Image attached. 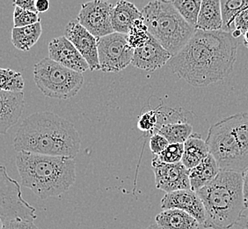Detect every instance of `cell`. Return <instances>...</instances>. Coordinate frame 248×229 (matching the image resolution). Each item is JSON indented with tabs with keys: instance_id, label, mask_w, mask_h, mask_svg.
I'll return each instance as SVG.
<instances>
[{
	"instance_id": "24",
	"label": "cell",
	"mask_w": 248,
	"mask_h": 229,
	"mask_svg": "<svg viewBox=\"0 0 248 229\" xmlns=\"http://www.w3.org/2000/svg\"><path fill=\"white\" fill-rule=\"evenodd\" d=\"M156 133L163 135L170 144H184L193 134V125L188 122L169 123L160 126Z\"/></svg>"
},
{
	"instance_id": "37",
	"label": "cell",
	"mask_w": 248,
	"mask_h": 229,
	"mask_svg": "<svg viewBox=\"0 0 248 229\" xmlns=\"http://www.w3.org/2000/svg\"><path fill=\"white\" fill-rule=\"evenodd\" d=\"M232 229H248V206L244 212L240 220Z\"/></svg>"
},
{
	"instance_id": "7",
	"label": "cell",
	"mask_w": 248,
	"mask_h": 229,
	"mask_svg": "<svg viewBox=\"0 0 248 229\" xmlns=\"http://www.w3.org/2000/svg\"><path fill=\"white\" fill-rule=\"evenodd\" d=\"M206 142L221 170L242 173L247 168L239 144L226 117L210 126Z\"/></svg>"
},
{
	"instance_id": "38",
	"label": "cell",
	"mask_w": 248,
	"mask_h": 229,
	"mask_svg": "<svg viewBox=\"0 0 248 229\" xmlns=\"http://www.w3.org/2000/svg\"><path fill=\"white\" fill-rule=\"evenodd\" d=\"M243 177L244 197L246 202V206H248V167L242 172Z\"/></svg>"
},
{
	"instance_id": "4",
	"label": "cell",
	"mask_w": 248,
	"mask_h": 229,
	"mask_svg": "<svg viewBox=\"0 0 248 229\" xmlns=\"http://www.w3.org/2000/svg\"><path fill=\"white\" fill-rule=\"evenodd\" d=\"M205 208L202 227L232 229L246 210L242 173L221 170L214 180L197 191Z\"/></svg>"
},
{
	"instance_id": "21",
	"label": "cell",
	"mask_w": 248,
	"mask_h": 229,
	"mask_svg": "<svg viewBox=\"0 0 248 229\" xmlns=\"http://www.w3.org/2000/svg\"><path fill=\"white\" fill-rule=\"evenodd\" d=\"M210 154L209 147L206 140L200 134L193 133L184 143V153L182 163L184 166L191 169L196 167Z\"/></svg>"
},
{
	"instance_id": "39",
	"label": "cell",
	"mask_w": 248,
	"mask_h": 229,
	"mask_svg": "<svg viewBox=\"0 0 248 229\" xmlns=\"http://www.w3.org/2000/svg\"><path fill=\"white\" fill-rule=\"evenodd\" d=\"M144 229H163L158 226L157 224H152L150 225L147 228H145Z\"/></svg>"
},
{
	"instance_id": "31",
	"label": "cell",
	"mask_w": 248,
	"mask_h": 229,
	"mask_svg": "<svg viewBox=\"0 0 248 229\" xmlns=\"http://www.w3.org/2000/svg\"><path fill=\"white\" fill-rule=\"evenodd\" d=\"M157 121H158V111L157 109L151 110L143 112V114L139 116L138 121V128L141 131L145 133H155V131L157 129Z\"/></svg>"
},
{
	"instance_id": "41",
	"label": "cell",
	"mask_w": 248,
	"mask_h": 229,
	"mask_svg": "<svg viewBox=\"0 0 248 229\" xmlns=\"http://www.w3.org/2000/svg\"><path fill=\"white\" fill-rule=\"evenodd\" d=\"M164 1H170V2H172L173 0H164Z\"/></svg>"
},
{
	"instance_id": "42",
	"label": "cell",
	"mask_w": 248,
	"mask_h": 229,
	"mask_svg": "<svg viewBox=\"0 0 248 229\" xmlns=\"http://www.w3.org/2000/svg\"><path fill=\"white\" fill-rule=\"evenodd\" d=\"M246 47L248 49V45H246Z\"/></svg>"
},
{
	"instance_id": "18",
	"label": "cell",
	"mask_w": 248,
	"mask_h": 229,
	"mask_svg": "<svg viewBox=\"0 0 248 229\" xmlns=\"http://www.w3.org/2000/svg\"><path fill=\"white\" fill-rule=\"evenodd\" d=\"M163 229H200L202 225L192 215L180 209H165L155 218Z\"/></svg>"
},
{
	"instance_id": "15",
	"label": "cell",
	"mask_w": 248,
	"mask_h": 229,
	"mask_svg": "<svg viewBox=\"0 0 248 229\" xmlns=\"http://www.w3.org/2000/svg\"><path fill=\"white\" fill-rule=\"evenodd\" d=\"M172 57V53L152 36L148 43L134 50L131 65L143 71L154 72L170 62Z\"/></svg>"
},
{
	"instance_id": "2",
	"label": "cell",
	"mask_w": 248,
	"mask_h": 229,
	"mask_svg": "<svg viewBox=\"0 0 248 229\" xmlns=\"http://www.w3.org/2000/svg\"><path fill=\"white\" fill-rule=\"evenodd\" d=\"M81 139L72 122L51 111L33 113L20 124L14 139L16 152L76 157Z\"/></svg>"
},
{
	"instance_id": "9",
	"label": "cell",
	"mask_w": 248,
	"mask_h": 229,
	"mask_svg": "<svg viewBox=\"0 0 248 229\" xmlns=\"http://www.w3.org/2000/svg\"><path fill=\"white\" fill-rule=\"evenodd\" d=\"M35 208L22 196L19 182L10 177L5 166L0 167V219L24 218L36 220Z\"/></svg>"
},
{
	"instance_id": "35",
	"label": "cell",
	"mask_w": 248,
	"mask_h": 229,
	"mask_svg": "<svg viewBox=\"0 0 248 229\" xmlns=\"http://www.w3.org/2000/svg\"><path fill=\"white\" fill-rule=\"evenodd\" d=\"M37 0H14V5L23 9L36 12L35 3Z\"/></svg>"
},
{
	"instance_id": "28",
	"label": "cell",
	"mask_w": 248,
	"mask_h": 229,
	"mask_svg": "<svg viewBox=\"0 0 248 229\" xmlns=\"http://www.w3.org/2000/svg\"><path fill=\"white\" fill-rule=\"evenodd\" d=\"M128 34V43L131 48H140L143 46L152 37L148 27L143 19H136Z\"/></svg>"
},
{
	"instance_id": "19",
	"label": "cell",
	"mask_w": 248,
	"mask_h": 229,
	"mask_svg": "<svg viewBox=\"0 0 248 229\" xmlns=\"http://www.w3.org/2000/svg\"><path fill=\"white\" fill-rule=\"evenodd\" d=\"M224 20L221 0H202L196 29L204 31L223 30Z\"/></svg>"
},
{
	"instance_id": "33",
	"label": "cell",
	"mask_w": 248,
	"mask_h": 229,
	"mask_svg": "<svg viewBox=\"0 0 248 229\" xmlns=\"http://www.w3.org/2000/svg\"><path fill=\"white\" fill-rule=\"evenodd\" d=\"M169 141L163 135L154 133L150 138V149L153 155H158L168 147Z\"/></svg>"
},
{
	"instance_id": "29",
	"label": "cell",
	"mask_w": 248,
	"mask_h": 229,
	"mask_svg": "<svg viewBox=\"0 0 248 229\" xmlns=\"http://www.w3.org/2000/svg\"><path fill=\"white\" fill-rule=\"evenodd\" d=\"M184 153V144H169L162 153L156 156L159 162L164 163H178L182 162Z\"/></svg>"
},
{
	"instance_id": "40",
	"label": "cell",
	"mask_w": 248,
	"mask_h": 229,
	"mask_svg": "<svg viewBox=\"0 0 248 229\" xmlns=\"http://www.w3.org/2000/svg\"><path fill=\"white\" fill-rule=\"evenodd\" d=\"M243 39L245 46H246V45H248V31H247L246 33H244Z\"/></svg>"
},
{
	"instance_id": "1",
	"label": "cell",
	"mask_w": 248,
	"mask_h": 229,
	"mask_svg": "<svg viewBox=\"0 0 248 229\" xmlns=\"http://www.w3.org/2000/svg\"><path fill=\"white\" fill-rule=\"evenodd\" d=\"M239 44V38L227 31L196 29L188 43L172 57L169 66L191 86H210L233 72Z\"/></svg>"
},
{
	"instance_id": "13",
	"label": "cell",
	"mask_w": 248,
	"mask_h": 229,
	"mask_svg": "<svg viewBox=\"0 0 248 229\" xmlns=\"http://www.w3.org/2000/svg\"><path fill=\"white\" fill-rule=\"evenodd\" d=\"M48 57L63 66L80 73L90 69L86 59L65 35L58 36L49 42Z\"/></svg>"
},
{
	"instance_id": "3",
	"label": "cell",
	"mask_w": 248,
	"mask_h": 229,
	"mask_svg": "<svg viewBox=\"0 0 248 229\" xmlns=\"http://www.w3.org/2000/svg\"><path fill=\"white\" fill-rule=\"evenodd\" d=\"M15 163L21 184L43 200L62 196L76 181L73 158L19 152Z\"/></svg>"
},
{
	"instance_id": "32",
	"label": "cell",
	"mask_w": 248,
	"mask_h": 229,
	"mask_svg": "<svg viewBox=\"0 0 248 229\" xmlns=\"http://www.w3.org/2000/svg\"><path fill=\"white\" fill-rule=\"evenodd\" d=\"M33 221L24 218L0 219L1 229H39Z\"/></svg>"
},
{
	"instance_id": "16",
	"label": "cell",
	"mask_w": 248,
	"mask_h": 229,
	"mask_svg": "<svg viewBox=\"0 0 248 229\" xmlns=\"http://www.w3.org/2000/svg\"><path fill=\"white\" fill-rule=\"evenodd\" d=\"M25 107L23 92H0V132L7 133L13 125L17 124Z\"/></svg>"
},
{
	"instance_id": "12",
	"label": "cell",
	"mask_w": 248,
	"mask_h": 229,
	"mask_svg": "<svg viewBox=\"0 0 248 229\" xmlns=\"http://www.w3.org/2000/svg\"><path fill=\"white\" fill-rule=\"evenodd\" d=\"M64 35L72 42L89 65L92 72L100 71L99 60V39L84 28L79 21L72 19L65 28Z\"/></svg>"
},
{
	"instance_id": "25",
	"label": "cell",
	"mask_w": 248,
	"mask_h": 229,
	"mask_svg": "<svg viewBox=\"0 0 248 229\" xmlns=\"http://www.w3.org/2000/svg\"><path fill=\"white\" fill-rule=\"evenodd\" d=\"M221 7L224 20L223 30L231 33L235 18L248 9V0H221Z\"/></svg>"
},
{
	"instance_id": "14",
	"label": "cell",
	"mask_w": 248,
	"mask_h": 229,
	"mask_svg": "<svg viewBox=\"0 0 248 229\" xmlns=\"http://www.w3.org/2000/svg\"><path fill=\"white\" fill-rule=\"evenodd\" d=\"M160 204L163 210L172 208L180 209L196 218L202 226L205 222V208L196 191L181 190L166 193Z\"/></svg>"
},
{
	"instance_id": "5",
	"label": "cell",
	"mask_w": 248,
	"mask_h": 229,
	"mask_svg": "<svg viewBox=\"0 0 248 229\" xmlns=\"http://www.w3.org/2000/svg\"><path fill=\"white\" fill-rule=\"evenodd\" d=\"M142 15L151 35L172 56L188 43L196 31L170 1H152L143 7Z\"/></svg>"
},
{
	"instance_id": "23",
	"label": "cell",
	"mask_w": 248,
	"mask_h": 229,
	"mask_svg": "<svg viewBox=\"0 0 248 229\" xmlns=\"http://www.w3.org/2000/svg\"><path fill=\"white\" fill-rule=\"evenodd\" d=\"M226 119L233 131L242 153L244 162L248 167V112L232 114Z\"/></svg>"
},
{
	"instance_id": "26",
	"label": "cell",
	"mask_w": 248,
	"mask_h": 229,
	"mask_svg": "<svg viewBox=\"0 0 248 229\" xmlns=\"http://www.w3.org/2000/svg\"><path fill=\"white\" fill-rule=\"evenodd\" d=\"M25 82L22 74L10 68L0 69V88L7 92H23Z\"/></svg>"
},
{
	"instance_id": "27",
	"label": "cell",
	"mask_w": 248,
	"mask_h": 229,
	"mask_svg": "<svg viewBox=\"0 0 248 229\" xmlns=\"http://www.w3.org/2000/svg\"><path fill=\"white\" fill-rule=\"evenodd\" d=\"M202 0H173L172 4L186 21L196 29Z\"/></svg>"
},
{
	"instance_id": "30",
	"label": "cell",
	"mask_w": 248,
	"mask_h": 229,
	"mask_svg": "<svg viewBox=\"0 0 248 229\" xmlns=\"http://www.w3.org/2000/svg\"><path fill=\"white\" fill-rule=\"evenodd\" d=\"M41 21L37 12L23 9L15 6L14 11V27L20 28L33 25Z\"/></svg>"
},
{
	"instance_id": "17",
	"label": "cell",
	"mask_w": 248,
	"mask_h": 229,
	"mask_svg": "<svg viewBox=\"0 0 248 229\" xmlns=\"http://www.w3.org/2000/svg\"><path fill=\"white\" fill-rule=\"evenodd\" d=\"M139 19H143L142 12L127 0H120L112 10V25L115 32L127 34L134 21Z\"/></svg>"
},
{
	"instance_id": "6",
	"label": "cell",
	"mask_w": 248,
	"mask_h": 229,
	"mask_svg": "<svg viewBox=\"0 0 248 229\" xmlns=\"http://www.w3.org/2000/svg\"><path fill=\"white\" fill-rule=\"evenodd\" d=\"M33 80L44 96L60 100L77 96L84 84L83 73L63 66L49 57L35 64Z\"/></svg>"
},
{
	"instance_id": "8",
	"label": "cell",
	"mask_w": 248,
	"mask_h": 229,
	"mask_svg": "<svg viewBox=\"0 0 248 229\" xmlns=\"http://www.w3.org/2000/svg\"><path fill=\"white\" fill-rule=\"evenodd\" d=\"M134 49L128 43L126 33H109L99 39L98 51L100 71L120 72L129 65L133 58Z\"/></svg>"
},
{
	"instance_id": "11",
	"label": "cell",
	"mask_w": 248,
	"mask_h": 229,
	"mask_svg": "<svg viewBox=\"0 0 248 229\" xmlns=\"http://www.w3.org/2000/svg\"><path fill=\"white\" fill-rule=\"evenodd\" d=\"M152 167L157 190L166 193L181 190H191L189 169L181 162L164 163L153 156Z\"/></svg>"
},
{
	"instance_id": "34",
	"label": "cell",
	"mask_w": 248,
	"mask_h": 229,
	"mask_svg": "<svg viewBox=\"0 0 248 229\" xmlns=\"http://www.w3.org/2000/svg\"><path fill=\"white\" fill-rule=\"evenodd\" d=\"M233 30H238L242 35L248 31V9L245 10L235 18L231 33Z\"/></svg>"
},
{
	"instance_id": "22",
	"label": "cell",
	"mask_w": 248,
	"mask_h": 229,
	"mask_svg": "<svg viewBox=\"0 0 248 229\" xmlns=\"http://www.w3.org/2000/svg\"><path fill=\"white\" fill-rule=\"evenodd\" d=\"M42 33L43 28L41 21L26 27H14L12 29L11 40L15 48L21 51H29L38 42Z\"/></svg>"
},
{
	"instance_id": "10",
	"label": "cell",
	"mask_w": 248,
	"mask_h": 229,
	"mask_svg": "<svg viewBox=\"0 0 248 229\" xmlns=\"http://www.w3.org/2000/svg\"><path fill=\"white\" fill-rule=\"evenodd\" d=\"M113 7L107 0L88 1L82 4L78 20L96 37H103L115 32L112 25Z\"/></svg>"
},
{
	"instance_id": "36",
	"label": "cell",
	"mask_w": 248,
	"mask_h": 229,
	"mask_svg": "<svg viewBox=\"0 0 248 229\" xmlns=\"http://www.w3.org/2000/svg\"><path fill=\"white\" fill-rule=\"evenodd\" d=\"M50 0H37L35 3V9L38 14L47 12L50 8Z\"/></svg>"
},
{
	"instance_id": "20",
	"label": "cell",
	"mask_w": 248,
	"mask_h": 229,
	"mask_svg": "<svg viewBox=\"0 0 248 229\" xmlns=\"http://www.w3.org/2000/svg\"><path fill=\"white\" fill-rule=\"evenodd\" d=\"M220 171L221 169L215 158L210 153L196 167L189 169L191 190L196 192L200 191L214 180Z\"/></svg>"
}]
</instances>
